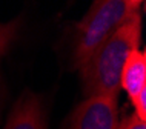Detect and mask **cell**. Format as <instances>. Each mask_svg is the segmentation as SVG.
I'll return each mask as SVG.
<instances>
[{
  "label": "cell",
  "mask_w": 146,
  "mask_h": 129,
  "mask_svg": "<svg viewBox=\"0 0 146 129\" xmlns=\"http://www.w3.org/2000/svg\"><path fill=\"white\" fill-rule=\"evenodd\" d=\"M117 97H89L74 109L68 129H117Z\"/></svg>",
  "instance_id": "3957f363"
},
{
  "label": "cell",
  "mask_w": 146,
  "mask_h": 129,
  "mask_svg": "<svg viewBox=\"0 0 146 129\" xmlns=\"http://www.w3.org/2000/svg\"><path fill=\"white\" fill-rule=\"evenodd\" d=\"M143 2L137 0H100L94 2L85 17L76 26L74 38V66L78 69L103 43L140 13Z\"/></svg>",
  "instance_id": "7a4b0ae2"
},
{
  "label": "cell",
  "mask_w": 146,
  "mask_h": 129,
  "mask_svg": "<svg viewBox=\"0 0 146 129\" xmlns=\"http://www.w3.org/2000/svg\"><path fill=\"white\" fill-rule=\"evenodd\" d=\"M141 38V15H132L118 28L88 62L78 68L86 99L118 97L123 66L132 51L139 49Z\"/></svg>",
  "instance_id": "6da1fadb"
},
{
  "label": "cell",
  "mask_w": 146,
  "mask_h": 129,
  "mask_svg": "<svg viewBox=\"0 0 146 129\" xmlns=\"http://www.w3.org/2000/svg\"><path fill=\"white\" fill-rule=\"evenodd\" d=\"M117 129H146V122L140 120L135 114H132L118 122Z\"/></svg>",
  "instance_id": "52a82bcc"
},
{
  "label": "cell",
  "mask_w": 146,
  "mask_h": 129,
  "mask_svg": "<svg viewBox=\"0 0 146 129\" xmlns=\"http://www.w3.org/2000/svg\"><path fill=\"white\" fill-rule=\"evenodd\" d=\"M3 129H48L46 115L38 97L29 91L23 92Z\"/></svg>",
  "instance_id": "5b68a950"
},
{
  "label": "cell",
  "mask_w": 146,
  "mask_h": 129,
  "mask_svg": "<svg viewBox=\"0 0 146 129\" xmlns=\"http://www.w3.org/2000/svg\"><path fill=\"white\" fill-rule=\"evenodd\" d=\"M15 31H17V22H9L0 25V57L3 56V52L9 46L11 40L14 38Z\"/></svg>",
  "instance_id": "8992f818"
},
{
  "label": "cell",
  "mask_w": 146,
  "mask_h": 129,
  "mask_svg": "<svg viewBox=\"0 0 146 129\" xmlns=\"http://www.w3.org/2000/svg\"><path fill=\"white\" fill-rule=\"evenodd\" d=\"M120 89H125L135 114L146 122V54L135 49L129 54L120 77Z\"/></svg>",
  "instance_id": "277c9868"
}]
</instances>
